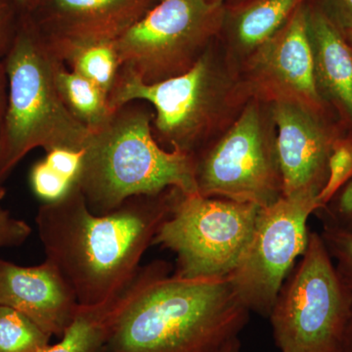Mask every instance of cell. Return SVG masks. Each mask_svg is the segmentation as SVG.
<instances>
[{
  "instance_id": "1",
  "label": "cell",
  "mask_w": 352,
  "mask_h": 352,
  "mask_svg": "<svg viewBox=\"0 0 352 352\" xmlns=\"http://www.w3.org/2000/svg\"><path fill=\"white\" fill-rule=\"evenodd\" d=\"M178 190L131 197L99 215L74 183L63 198L39 207L36 223L45 261L61 273L78 305L103 302L133 277Z\"/></svg>"
},
{
  "instance_id": "2",
  "label": "cell",
  "mask_w": 352,
  "mask_h": 352,
  "mask_svg": "<svg viewBox=\"0 0 352 352\" xmlns=\"http://www.w3.org/2000/svg\"><path fill=\"white\" fill-rule=\"evenodd\" d=\"M156 275L120 317L104 352H220L238 339L250 311L224 279Z\"/></svg>"
},
{
  "instance_id": "3",
  "label": "cell",
  "mask_w": 352,
  "mask_h": 352,
  "mask_svg": "<svg viewBox=\"0 0 352 352\" xmlns=\"http://www.w3.org/2000/svg\"><path fill=\"white\" fill-rule=\"evenodd\" d=\"M153 119L149 108L133 101L91 129L74 183L94 214H109L131 197L156 195L168 188L198 194L193 155L162 147Z\"/></svg>"
},
{
  "instance_id": "4",
  "label": "cell",
  "mask_w": 352,
  "mask_h": 352,
  "mask_svg": "<svg viewBox=\"0 0 352 352\" xmlns=\"http://www.w3.org/2000/svg\"><path fill=\"white\" fill-rule=\"evenodd\" d=\"M8 108L0 135V179L4 183L28 153L43 148L82 151L91 131L66 107L57 85L65 62L32 18L22 15L4 58Z\"/></svg>"
},
{
  "instance_id": "5",
  "label": "cell",
  "mask_w": 352,
  "mask_h": 352,
  "mask_svg": "<svg viewBox=\"0 0 352 352\" xmlns=\"http://www.w3.org/2000/svg\"><path fill=\"white\" fill-rule=\"evenodd\" d=\"M236 92L208 48L186 73L152 85L120 67L108 105L115 111L133 101L151 104L157 143L194 156L235 103Z\"/></svg>"
},
{
  "instance_id": "6",
  "label": "cell",
  "mask_w": 352,
  "mask_h": 352,
  "mask_svg": "<svg viewBox=\"0 0 352 352\" xmlns=\"http://www.w3.org/2000/svg\"><path fill=\"white\" fill-rule=\"evenodd\" d=\"M280 352H340L352 318V293L320 233L310 231L305 252L285 280L270 317Z\"/></svg>"
},
{
  "instance_id": "7",
  "label": "cell",
  "mask_w": 352,
  "mask_h": 352,
  "mask_svg": "<svg viewBox=\"0 0 352 352\" xmlns=\"http://www.w3.org/2000/svg\"><path fill=\"white\" fill-rule=\"evenodd\" d=\"M259 208L178 190L153 245L175 252L177 276L224 279L237 268L251 242Z\"/></svg>"
},
{
  "instance_id": "8",
  "label": "cell",
  "mask_w": 352,
  "mask_h": 352,
  "mask_svg": "<svg viewBox=\"0 0 352 352\" xmlns=\"http://www.w3.org/2000/svg\"><path fill=\"white\" fill-rule=\"evenodd\" d=\"M226 4L160 0L115 41L122 68L146 85L189 71L221 32Z\"/></svg>"
},
{
  "instance_id": "9",
  "label": "cell",
  "mask_w": 352,
  "mask_h": 352,
  "mask_svg": "<svg viewBox=\"0 0 352 352\" xmlns=\"http://www.w3.org/2000/svg\"><path fill=\"white\" fill-rule=\"evenodd\" d=\"M256 103L247 105L233 126L194 155L198 194L265 208L283 196L276 138Z\"/></svg>"
},
{
  "instance_id": "10",
  "label": "cell",
  "mask_w": 352,
  "mask_h": 352,
  "mask_svg": "<svg viewBox=\"0 0 352 352\" xmlns=\"http://www.w3.org/2000/svg\"><path fill=\"white\" fill-rule=\"evenodd\" d=\"M319 208L317 196H282L261 208L251 242L228 278L236 296L249 309L270 317L285 280L307 247V221Z\"/></svg>"
},
{
  "instance_id": "11",
  "label": "cell",
  "mask_w": 352,
  "mask_h": 352,
  "mask_svg": "<svg viewBox=\"0 0 352 352\" xmlns=\"http://www.w3.org/2000/svg\"><path fill=\"white\" fill-rule=\"evenodd\" d=\"M307 2L280 31L247 57L248 87L251 94L267 101L293 102L333 116L315 82L307 32Z\"/></svg>"
},
{
  "instance_id": "12",
  "label": "cell",
  "mask_w": 352,
  "mask_h": 352,
  "mask_svg": "<svg viewBox=\"0 0 352 352\" xmlns=\"http://www.w3.org/2000/svg\"><path fill=\"white\" fill-rule=\"evenodd\" d=\"M271 120L277 129L276 150L283 196H318L328 179L333 143L346 131L332 115L289 101L272 102Z\"/></svg>"
},
{
  "instance_id": "13",
  "label": "cell",
  "mask_w": 352,
  "mask_h": 352,
  "mask_svg": "<svg viewBox=\"0 0 352 352\" xmlns=\"http://www.w3.org/2000/svg\"><path fill=\"white\" fill-rule=\"evenodd\" d=\"M160 0H41L30 16L58 56L76 46L113 43Z\"/></svg>"
},
{
  "instance_id": "14",
  "label": "cell",
  "mask_w": 352,
  "mask_h": 352,
  "mask_svg": "<svg viewBox=\"0 0 352 352\" xmlns=\"http://www.w3.org/2000/svg\"><path fill=\"white\" fill-rule=\"evenodd\" d=\"M0 305L29 317L50 337H61L78 302L50 261L25 267L0 258Z\"/></svg>"
},
{
  "instance_id": "15",
  "label": "cell",
  "mask_w": 352,
  "mask_h": 352,
  "mask_svg": "<svg viewBox=\"0 0 352 352\" xmlns=\"http://www.w3.org/2000/svg\"><path fill=\"white\" fill-rule=\"evenodd\" d=\"M315 82L327 107L352 131V51L346 36L312 0L307 6Z\"/></svg>"
},
{
  "instance_id": "16",
  "label": "cell",
  "mask_w": 352,
  "mask_h": 352,
  "mask_svg": "<svg viewBox=\"0 0 352 352\" xmlns=\"http://www.w3.org/2000/svg\"><path fill=\"white\" fill-rule=\"evenodd\" d=\"M164 261L140 266L115 295L94 305H78L61 340L39 352H104L120 317L154 278Z\"/></svg>"
},
{
  "instance_id": "17",
  "label": "cell",
  "mask_w": 352,
  "mask_h": 352,
  "mask_svg": "<svg viewBox=\"0 0 352 352\" xmlns=\"http://www.w3.org/2000/svg\"><path fill=\"white\" fill-rule=\"evenodd\" d=\"M308 0H244L226 4V30L236 52L249 56L272 38Z\"/></svg>"
},
{
  "instance_id": "18",
  "label": "cell",
  "mask_w": 352,
  "mask_h": 352,
  "mask_svg": "<svg viewBox=\"0 0 352 352\" xmlns=\"http://www.w3.org/2000/svg\"><path fill=\"white\" fill-rule=\"evenodd\" d=\"M57 85L62 100L72 115L88 129H96L110 117L107 95L85 76L62 64L57 71Z\"/></svg>"
},
{
  "instance_id": "19",
  "label": "cell",
  "mask_w": 352,
  "mask_h": 352,
  "mask_svg": "<svg viewBox=\"0 0 352 352\" xmlns=\"http://www.w3.org/2000/svg\"><path fill=\"white\" fill-rule=\"evenodd\" d=\"M59 57L68 69L95 83L107 97L122 67L115 41L76 46Z\"/></svg>"
},
{
  "instance_id": "20",
  "label": "cell",
  "mask_w": 352,
  "mask_h": 352,
  "mask_svg": "<svg viewBox=\"0 0 352 352\" xmlns=\"http://www.w3.org/2000/svg\"><path fill=\"white\" fill-rule=\"evenodd\" d=\"M50 339L29 317L0 305V352H39Z\"/></svg>"
},
{
  "instance_id": "21",
  "label": "cell",
  "mask_w": 352,
  "mask_h": 352,
  "mask_svg": "<svg viewBox=\"0 0 352 352\" xmlns=\"http://www.w3.org/2000/svg\"><path fill=\"white\" fill-rule=\"evenodd\" d=\"M344 132L333 143L329 157L327 182L317 196V210L325 208L336 194L352 180V131L349 133Z\"/></svg>"
},
{
  "instance_id": "22",
  "label": "cell",
  "mask_w": 352,
  "mask_h": 352,
  "mask_svg": "<svg viewBox=\"0 0 352 352\" xmlns=\"http://www.w3.org/2000/svg\"><path fill=\"white\" fill-rule=\"evenodd\" d=\"M320 235L336 270L352 293V227L323 223Z\"/></svg>"
},
{
  "instance_id": "23",
  "label": "cell",
  "mask_w": 352,
  "mask_h": 352,
  "mask_svg": "<svg viewBox=\"0 0 352 352\" xmlns=\"http://www.w3.org/2000/svg\"><path fill=\"white\" fill-rule=\"evenodd\" d=\"M32 191L44 203H51L63 198L74 182L59 175L44 160L34 164L30 175Z\"/></svg>"
},
{
  "instance_id": "24",
  "label": "cell",
  "mask_w": 352,
  "mask_h": 352,
  "mask_svg": "<svg viewBox=\"0 0 352 352\" xmlns=\"http://www.w3.org/2000/svg\"><path fill=\"white\" fill-rule=\"evenodd\" d=\"M323 223L352 227V180L336 194L328 205L317 210Z\"/></svg>"
},
{
  "instance_id": "25",
  "label": "cell",
  "mask_w": 352,
  "mask_h": 352,
  "mask_svg": "<svg viewBox=\"0 0 352 352\" xmlns=\"http://www.w3.org/2000/svg\"><path fill=\"white\" fill-rule=\"evenodd\" d=\"M22 15L17 0H0V59L10 50Z\"/></svg>"
},
{
  "instance_id": "26",
  "label": "cell",
  "mask_w": 352,
  "mask_h": 352,
  "mask_svg": "<svg viewBox=\"0 0 352 352\" xmlns=\"http://www.w3.org/2000/svg\"><path fill=\"white\" fill-rule=\"evenodd\" d=\"M31 234L32 228L27 222L15 219L0 206V248L23 245Z\"/></svg>"
},
{
  "instance_id": "27",
  "label": "cell",
  "mask_w": 352,
  "mask_h": 352,
  "mask_svg": "<svg viewBox=\"0 0 352 352\" xmlns=\"http://www.w3.org/2000/svg\"><path fill=\"white\" fill-rule=\"evenodd\" d=\"M44 161L53 170L75 182L82 166V150L54 149L46 152Z\"/></svg>"
},
{
  "instance_id": "28",
  "label": "cell",
  "mask_w": 352,
  "mask_h": 352,
  "mask_svg": "<svg viewBox=\"0 0 352 352\" xmlns=\"http://www.w3.org/2000/svg\"><path fill=\"white\" fill-rule=\"evenodd\" d=\"M344 34L352 32V0H312Z\"/></svg>"
},
{
  "instance_id": "29",
  "label": "cell",
  "mask_w": 352,
  "mask_h": 352,
  "mask_svg": "<svg viewBox=\"0 0 352 352\" xmlns=\"http://www.w3.org/2000/svg\"><path fill=\"white\" fill-rule=\"evenodd\" d=\"M9 100V80L6 63L0 59V135L6 120Z\"/></svg>"
},
{
  "instance_id": "30",
  "label": "cell",
  "mask_w": 352,
  "mask_h": 352,
  "mask_svg": "<svg viewBox=\"0 0 352 352\" xmlns=\"http://www.w3.org/2000/svg\"><path fill=\"white\" fill-rule=\"evenodd\" d=\"M23 15H32L41 0H17Z\"/></svg>"
},
{
  "instance_id": "31",
  "label": "cell",
  "mask_w": 352,
  "mask_h": 352,
  "mask_svg": "<svg viewBox=\"0 0 352 352\" xmlns=\"http://www.w3.org/2000/svg\"><path fill=\"white\" fill-rule=\"evenodd\" d=\"M340 352H352V318L349 328H347L346 338H344V344H342Z\"/></svg>"
},
{
  "instance_id": "32",
  "label": "cell",
  "mask_w": 352,
  "mask_h": 352,
  "mask_svg": "<svg viewBox=\"0 0 352 352\" xmlns=\"http://www.w3.org/2000/svg\"><path fill=\"white\" fill-rule=\"evenodd\" d=\"M241 349V342L239 338L238 339L233 340L232 342L227 344L220 352H240Z\"/></svg>"
},
{
  "instance_id": "33",
  "label": "cell",
  "mask_w": 352,
  "mask_h": 352,
  "mask_svg": "<svg viewBox=\"0 0 352 352\" xmlns=\"http://www.w3.org/2000/svg\"><path fill=\"white\" fill-rule=\"evenodd\" d=\"M6 191L3 186V182L0 179V201L6 197Z\"/></svg>"
},
{
  "instance_id": "34",
  "label": "cell",
  "mask_w": 352,
  "mask_h": 352,
  "mask_svg": "<svg viewBox=\"0 0 352 352\" xmlns=\"http://www.w3.org/2000/svg\"><path fill=\"white\" fill-rule=\"evenodd\" d=\"M344 36H346L347 43H349V46H351L352 51V32H349V34H344Z\"/></svg>"
},
{
  "instance_id": "35",
  "label": "cell",
  "mask_w": 352,
  "mask_h": 352,
  "mask_svg": "<svg viewBox=\"0 0 352 352\" xmlns=\"http://www.w3.org/2000/svg\"><path fill=\"white\" fill-rule=\"evenodd\" d=\"M206 1L210 2V3L226 4L228 0H206Z\"/></svg>"
},
{
  "instance_id": "36",
  "label": "cell",
  "mask_w": 352,
  "mask_h": 352,
  "mask_svg": "<svg viewBox=\"0 0 352 352\" xmlns=\"http://www.w3.org/2000/svg\"><path fill=\"white\" fill-rule=\"evenodd\" d=\"M241 1H244V0H228V2H227L226 4H235Z\"/></svg>"
}]
</instances>
